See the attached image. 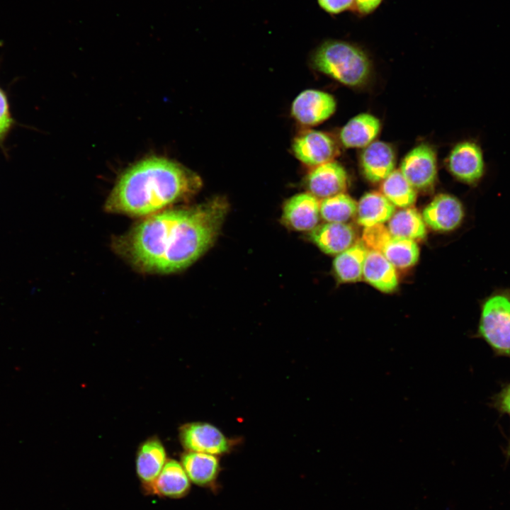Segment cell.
<instances>
[{"mask_svg": "<svg viewBox=\"0 0 510 510\" xmlns=\"http://www.w3.org/2000/svg\"><path fill=\"white\" fill-rule=\"evenodd\" d=\"M200 181L191 171L164 157L142 159L127 169L105 203L108 212L147 217L188 197Z\"/></svg>", "mask_w": 510, "mask_h": 510, "instance_id": "2", "label": "cell"}, {"mask_svg": "<svg viewBox=\"0 0 510 510\" xmlns=\"http://www.w3.org/2000/svg\"><path fill=\"white\" fill-rule=\"evenodd\" d=\"M310 239L325 254L337 255L355 243L356 234L347 223L326 222L312 230Z\"/></svg>", "mask_w": 510, "mask_h": 510, "instance_id": "15", "label": "cell"}, {"mask_svg": "<svg viewBox=\"0 0 510 510\" xmlns=\"http://www.w3.org/2000/svg\"><path fill=\"white\" fill-rule=\"evenodd\" d=\"M448 166L458 180L470 185L476 184L485 171L483 153L480 145L471 140L458 143L448 156Z\"/></svg>", "mask_w": 510, "mask_h": 510, "instance_id": "8", "label": "cell"}, {"mask_svg": "<svg viewBox=\"0 0 510 510\" xmlns=\"http://www.w3.org/2000/svg\"><path fill=\"white\" fill-rule=\"evenodd\" d=\"M396 268L379 251L368 250L363 269L364 280L377 290L388 293L398 286Z\"/></svg>", "mask_w": 510, "mask_h": 510, "instance_id": "18", "label": "cell"}, {"mask_svg": "<svg viewBox=\"0 0 510 510\" xmlns=\"http://www.w3.org/2000/svg\"><path fill=\"white\" fill-rule=\"evenodd\" d=\"M387 230L395 237L421 240L426 237V228L422 215L413 208L395 212L388 220Z\"/></svg>", "mask_w": 510, "mask_h": 510, "instance_id": "23", "label": "cell"}, {"mask_svg": "<svg viewBox=\"0 0 510 510\" xmlns=\"http://www.w3.org/2000/svg\"><path fill=\"white\" fill-rule=\"evenodd\" d=\"M182 446L187 451L215 455L225 454L232 448V441L215 426L205 422L183 425L179 431Z\"/></svg>", "mask_w": 510, "mask_h": 510, "instance_id": "6", "label": "cell"}, {"mask_svg": "<svg viewBox=\"0 0 510 510\" xmlns=\"http://www.w3.org/2000/svg\"><path fill=\"white\" fill-rule=\"evenodd\" d=\"M318 6L332 16L345 11H352L354 0H317Z\"/></svg>", "mask_w": 510, "mask_h": 510, "instance_id": "27", "label": "cell"}, {"mask_svg": "<svg viewBox=\"0 0 510 510\" xmlns=\"http://www.w3.org/2000/svg\"><path fill=\"white\" fill-rule=\"evenodd\" d=\"M191 481L182 465L177 460H167L158 477L147 489L161 497L178 499L186 496Z\"/></svg>", "mask_w": 510, "mask_h": 510, "instance_id": "17", "label": "cell"}, {"mask_svg": "<svg viewBox=\"0 0 510 510\" xmlns=\"http://www.w3.org/2000/svg\"><path fill=\"white\" fill-rule=\"evenodd\" d=\"M227 211L221 198L193 208L164 210L145 217L115 238L113 249L141 271L177 272L212 244Z\"/></svg>", "mask_w": 510, "mask_h": 510, "instance_id": "1", "label": "cell"}, {"mask_svg": "<svg viewBox=\"0 0 510 510\" xmlns=\"http://www.w3.org/2000/svg\"><path fill=\"white\" fill-rule=\"evenodd\" d=\"M306 184L310 193L322 200L343 193L347 188L348 175L341 164L331 161L313 167Z\"/></svg>", "mask_w": 510, "mask_h": 510, "instance_id": "12", "label": "cell"}, {"mask_svg": "<svg viewBox=\"0 0 510 510\" xmlns=\"http://www.w3.org/2000/svg\"><path fill=\"white\" fill-rule=\"evenodd\" d=\"M477 336L498 355L510 357V295L498 293L483 302Z\"/></svg>", "mask_w": 510, "mask_h": 510, "instance_id": "4", "label": "cell"}, {"mask_svg": "<svg viewBox=\"0 0 510 510\" xmlns=\"http://www.w3.org/2000/svg\"><path fill=\"white\" fill-rule=\"evenodd\" d=\"M319 203L318 198L310 193L293 196L283 208L284 224L297 231L312 230L319 220Z\"/></svg>", "mask_w": 510, "mask_h": 510, "instance_id": "13", "label": "cell"}, {"mask_svg": "<svg viewBox=\"0 0 510 510\" xmlns=\"http://www.w3.org/2000/svg\"><path fill=\"white\" fill-rule=\"evenodd\" d=\"M319 210L327 222L346 223L356 215L357 203L343 193L321 200Z\"/></svg>", "mask_w": 510, "mask_h": 510, "instance_id": "25", "label": "cell"}, {"mask_svg": "<svg viewBox=\"0 0 510 510\" xmlns=\"http://www.w3.org/2000/svg\"><path fill=\"white\" fill-rule=\"evenodd\" d=\"M400 171L416 190L432 188L437 176L435 151L426 144L416 146L404 157Z\"/></svg>", "mask_w": 510, "mask_h": 510, "instance_id": "7", "label": "cell"}, {"mask_svg": "<svg viewBox=\"0 0 510 510\" xmlns=\"http://www.w3.org/2000/svg\"><path fill=\"white\" fill-rule=\"evenodd\" d=\"M363 242L380 252L395 268H408L416 264L419 249L414 240L392 236L382 224L365 227Z\"/></svg>", "mask_w": 510, "mask_h": 510, "instance_id": "5", "label": "cell"}, {"mask_svg": "<svg viewBox=\"0 0 510 510\" xmlns=\"http://www.w3.org/2000/svg\"><path fill=\"white\" fill-rule=\"evenodd\" d=\"M292 147L297 159L312 167L333 161L338 154V147L331 136L312 130L298 135Z\"/></svg>", "mask_w": 510, "mask_h": 510, "instance_id": "9", "label": "cell"}, {"mask_svg": "<svg viewBox=\"0 0 510 510\" xmlns=\"http://www.w3.org/2000/svg\"><path fill=\"white\" fill-rule=\"evenodd\" d=\"M360 162L364 176L370 182L377 183L395 170V151L388 143L373 142L363 149Z\"/></svg>", "mask_w": 510, "mask_h": 510, "instance_id": "14", "label": "cell"}, {"mask_svg": "<svg viewBox=\"0 0 510 510\" xmlns=\"http://www.w3.org/2000/svg\"><path fill=\"white\" fill-rule=\"evenodd\" d=\"M367 252L364 243L358 242L336 256L333 268L339 282L355 283L361 280Z\"/></svg>", "mask_w": 510, "mask_h": 510, "instance_id": "22", "label": "cell"}, {"mask_svg": "<svg viewBox=\"0 0 510 510\" xmlns=\"http://www.w3.org/2000/svg\"><path fill=\"white\" fill-rule=\"evenodd\" d=\"M395 205L382 193L364 194L357 204V221L364 227L383 224L395 213Z\"/></svg>", "mask_w": 510, "mask_h": 510, "instance_id": "21", "label": "cell"}, {"mask_svg": "<svg viewBox=\"0 0 510 510\" xmlns=\"http://www.w3.org/2000/svg\"><path fill=\"white\" fill-rule=\"evenodd\" d=\"M494 406L500 412L506 414L510 417V383L506 385L494 397ZM506 458L510 457V441L505 451Z\"/></svg>", "mask_w": 510, "mask_h": 510, "instance_id": "28", "label": "cell"}, {"mask_svg": "<svg viewBox=\"0 0 510 510\" xmlns=\"http://www.w3.org/2000/svg\"><path fill=\"white\" fill-rule=\"evenodd\" d=\"M181 463L190 481L200 487L212 486L220 472V461L215 455L186 451L181 456Z\"/></svg>", "mask_w": 510, "mask_h": 510, "instance_id": "19", "label": "cell"}, {"mask_svg": "<svg viewBox=\"0 0 510 510\" xmlns=\"http://www.w3.org/2000/svg\"><path fill=\"white\" fill-rule=\"evenodd\" d=\"M383 0H354L352 9L353 13L359 17H365L375 11Z\"/></svg>", "mask_w": 510, "mask_h": 510, "instance_id": "29", "label": "cell"}, {"mask_svg": "<svg viewBox=\"0 0 510 510\" xmlns=\"http://www.w3.org/2000/svg\"><path fill=\"white\" fill-rule=\"evenodd\" d=\"M464 208L455 196L441 193L434 198L424 209L425 224L438 232H450L458 227L464 217Z\"/></svg>", "mask_w": 510, "mask_h": 510, "instance_id": "11", "label": "cell"}, {"mask_svg": "<svg viewBox=\"0 0 510 510\" xmlns=\"http://www.w3.org/2000/svg\"><path fill=\"white\" fill-rule=\"evenodd\" d=\"M336 103L331 94L315 89L302 91L295 98L291 114L300 124L315 125L328 119L335 111Z\"/></svg>", "mask_w": 510, "mask_h": 510, "instance_id": "10", "label": "cell"}, {"mask_svg": "<svg viewBox=\"0 0 510 510\" xmlns=\"http://www.w3.org/2000/svg\"><path fill=\"white\" fill-rule=\"evenodd\" d=\"M13 125L6 96L0 89V144H2Z\"/></svg>", "mask_w": 510, "mask_h": 510, "instance_id": "26", "label": "cell"}, {"mask_svg": "<svg viewBox=\"0 0 510 510\" xmlns=\"http://www.w3.org/2000/svg\"><path fill=\"white\" fill-rule=\"evenodd\" d=\"M381 191L395 206L400 208H408L416 199V190L400 170H394L382 181Z\"/></svg>", "mask_w": 510, "mask_h": 510, "instance_id": "24", "label": "cell"}, {"mask_svg": "<svg viewBox=\"0 0 510 510\" xmlns=\"http://www.w3.org/2000/svg\"><path fill=\"white\" fill-rule=\"evenodd\" d=\"M166 461L165 448L159 438H149L140 445L136 457V472L145 488L156 480Z\"/></svg>", "mask_w": 510, "mask_h": 510, "instance_id": "16", "label": "cell"}, {"mask_svg": "<svg viewBox=\"0 0 510 510\" xmlns=\"http://www.w3.org/2000/svg\"><path fill=\"white\" fill-rule=\"evenodd\" d=\"M311 62L319 72L350 86L363 84L371 69L370 59L363 50L337 39L322 42L313 52Z\"/></svg>", "mask_w": 510, "mask_h": 510, "instance_id": "3", "label": "cell"}, {"mask_svg": "<svg viewBox=\"0 0 510 510\" xmlns=\"http://www.w3.org/2000/svg\"><path fill=\"white\" fill-rule=\"evenodd\" d=\"M380 127V122L375 116L366 113L358 114L341 128V142L348 148L366 147L376 138Z\"/></svg>", "mask_w": 510, "mask_h": 510, "instance_id": "20", "label": "cell"}]
</instances>
